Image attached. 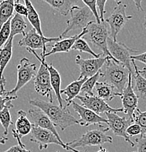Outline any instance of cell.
Listing matches in <instances>:
<instances>
[{"instance_id": "4", "label": "cell", "mask_w": 146, "mask_h": 152, "mask_svg": "<svg viewBox=\"0 0 146 152\" xmlns=\"http://www.w3.org/2000/svg\"><path fill=\"white\" fill-rule=\"evenodd\" d=\"M109 130L110 129L108 127L99 124L97 129L87 131L78 138L66 142V145L76 149V148L78 147L100 146L107 142L112 143V137L106 134Z\"/></svg>"}, {"instance_id": "42", "label": "cell", "mask_w": 146, "mask_h": 152, "mask_svg": "<svg viewBox=\"0 0 146 152\" xmlns=\"http://www.w3.org/2000/svg\"><path fill=\"white\" fill-rule=\"evenodd\" d=\"M134 3L135 4L138 10H142V11L143 10V9H142V5H141L142 1H140V0H139V1H136V0H134Z\"/></svg>"}, {"instance_id": "37", "label": "cell", "mask_w": 146, "mask_h": 152, "mask_svg": "<svg viewBox=\"0 0 146 152\" xmlns=\"http://www.w3.org/2000/svg\"><path fill=\"white\" fill-rule=\"evenodd\" d=\"M14 10L17 14L21 16H26L28 15V8L26 5L21 4L18 0L14 1Z\"/></svg>"}, {"instance_id": "49", "label": "cell", "mask_w": 146, "mask_h": 152, "mask_svg": "<svg viewBox=\"0 0 146 152\" xmlns=\"http://www.w3.org/2000/svg\"><path fill=\"white\" fill-rule=\"evenodd\" d=\"M133 152H135V151H133Z\"/></svg>"}, {"instance_id": "39", "label": "cell", "mask_w": 146, "mask_h": 152, "mask_svg": "<svg viewBox=\"0 0 146 152\" xmlns=\"http://www.w3.org/2000/svg\"><path fill=\"white\" fill-rule=\"evenodd\" d=\"M97 7L98 8L99 12H100V18L101 22H104V15L105 12H106V10H105V7H106V4L107 3V1L106 0H104V1H102V0H97Z\"/></svg>"}, {"instance_id": "45", "label": "cell", "mask_w": 146, "mask_h": 152, "mask_svg": "<svg viewBox=\"0 0 146 152\" xmlns=\"http://www.w3.org/2000/svg\"><path fill=\"white\" fill-rule=\"evenodd\" d=\"M97 152H108V151L107 149H106V148H103V147L100 146V149H99Z\"/></svg>"}, {"instance_id": "27", "label": "cell", "mask_w": 146, "mask_h": 152, "mask_svg": "<svg viewBox=\"0 0 146 152\" xmlns=\"http://www.w3.org/2000/svg\"><path fill=\"white\" fill-rule=\"evenodd\" d=\"M26 27H27V24L23 17L15 13L11 18L10 37L14 38L17 34H22L23 37L26 34L25 30Z\"/></svg>"}, {"instance_id": "31", "label": "cell", "mask_w": 146, "mask_h": 152, "mask_svg": "<svg viewBox=\"0 0 146 152\" xmlns=\"http://www.w3.org/2000/svg\"><path fill=\"white\" fill-rule=\"evenodd\" d=\"M12 107H13L7 106V107H4L0 112V124H1L3 129H4V133H3V134L4 136L7 135V134H8V129L10 125L13 124L10 112V109L12 108Z\"/></svg>"}, {"instance_id": "29", "label": "cell", "mask_w": 146, "mask_h": 152, "mask_svg": "<svg viewBox=\"0 0 146 152\" xmlns=\"http://www.w3.org/2000/svg\"><path fill=\"white\" fill-rule=\"evenodd\" d=\"M102 75H103V72L100 70L94 76L89 77V78H87V80L84 82V83L82 86V88H81V94H83V95L93 96V89L95 88L96 83L98 82L99 78L102 77Z\"/></svg>"}, {"instance_id": "5", "label": "cell", "mask_w": 146, "mask_h": 152, "mask_svg": "<svg viewBox=\"0 0 146 152\" xmlns=\"http://www.w3.org/2000/svg\"><path fill=\"white\" fill-rule=\"evenodd\" d=\"M27 50L30 53H32L40 61V66L37 71V75L34 78V89L37 94L42 95V96H45L48 99L49 102H53V89L52 88L51 80H50V72H49L47 63L45 60L42 59L39 57L35 50L28 49Z\"/></svg>"}, {"instance_id": "48", "label": "cell", "mask_w": 146, "mask_h": 152, "mask_svg": "<svg viewBox=\"0 0 146 152\" xmlns=\"http://www.w3.org/2000/svg\"><path fill=\"white\" fill-rule=\"evenodd\" d=\"M57 152H60V151H57Z\"/></svg>"}, {"instance_id": "13", "label": "cell", "mask_w": 146, "mask_h": 152, "mask_svg": "<svg viewBox=\"0 0 146 152\" xmlns=\"http://www.w3.org/2000/svg\"><path fill=\"white\" fill-rule=\"evenodd\" d=\"M108 57H100L96 58H88L84 59L79 55H77L75 58L76 64L80 68V75L78 79L89 78L97 74L101 68L104 66Z\"/></svg>"}, {"instance_id": "21", "label": "cell", "mask_w": 146, "mask_h": 152, "mask_svg": "<svg viewBox=\"0 0 146 152\" xmlns=\"http://www.w3.org/2000/svg\"><path fill=\"white\" fill-rule=\"evenodd\" d=\"M86 80H87V78L78 79V80L71 82L63 89H61V94H65L66 96V99H65L66 104L65 105V107H67L70 105L73 99L77 97L79 93H81L82 86Z\"/></svg>"}, {"instance_id": "24", "label": "cell", "mask_w": 146, "mask_h": 152, "mask_svg": "<svg viewBox=\"0 0 146 152\" xmlns=\"http://www.w3.org/2000/svg\"><path fill=\"white\" fill-rule=\"evenodd\" d=\"M55 11L58 12L61 15H65L70 13V10L78 3L77 0H44Z\"/></svg>"}, {"instance_id": "19", "label": "cell", "mask_w": 146, "mask_h": 152, "mask_svg": "<svg viewBox=\"0 0 146 152\" xmlns=\"http://www.w3.org/2000/svg\"><path fill=\"white\" fill-rule=\"evenodd\" d=\"M87 33V28H84L79 34H75L73 36H70L68 37L65 39H61L60 40L56 42L54 45H50L49 46L52 47V49L50 51L47 53L42 58V59L45 60V58L47 56H51L53 54H55V53H68L70 50H72V47L74 45L75 42L79 38L84 37L86 34Z\"/></svg>"}, {"instance_id": "44", "label": "cell", "mask_w": 146, "mask_h": 152, "mask_svg": "<svg viewBox=\"0 0 146 152\" xmlns=\"http://www.w3.org/2000/svg\"><path fill=\"white\" fill-rule=\"evenodd\" d=\"M7 140H8V138L7 137H0V144H5V142Z\"/></svg>"}, {"instance_id": "33", "label": "cell", "mask_w": 146, "mask_h": 152, "mask_svg": "<svg viewBox=\"0 0 146 152\" xmlns=\"http://www.w3.org/2000/svg\"><path fill=\"white\" fill-rule=\"evenodd\" d=\"M133 120L141 127L142 134L146 133V111H141L139 108H137L133 115Z\"/></svg>"}, {"instance_id": "3", "label": "cell", "mask_w": 146, "mask_h": 152, "mask_svg": "<svg viewBox=\"0 0 146 152\" xmlns=\"http://www.w3.org/2000/svg\"><path fill=\"white\" fill-rule=\"evenodd\" d=\"M86 28L87 33L83 38L85 40H88L94 47L101 50L105 56L119 62L113 58L108 48V39L111 34L108 23L106 21L97 23L94 20L89 23Z\"/></svg>"}, {"instance_id": "15", "label": "cell", "mask_w": 146, "mask_h": 152, "mask_svg": "<svg viewBox=\"0 0 146 152\" xmlns=\"http://www.w3.org/2000/svg\"><path fill=\"white\" fill-rule=\"evenodd\" d=\"M121 99H122V105H123L124 113L127 115L128 118H131L133 121V115L136 109L137 108L138 99L132 87V74L130 73L129 76L128 83L124 89L123 92L121 94Z\"/></svg>"}, {"instance_id": "26", "label": "cell", "mask_w": 146, "mask_h": 152, "mask_svg": "<svg viewBox=\"0 0 146 152\" xmlns=\"http://www.w3.org/2000/svg\"><path fill=\"white\" fill-rule=\"evenodd\" d=\"M24 3L25 5L28 8L27 18L31 26H33V28H34L37 31V33L40 34L41 36H45L43 34V31H42V26H41L40 18H39L37 11L34 8L32 2L29 1V0H24Z\"/></svg>"}, {"instance_id": "40", "label": "cell", "mask_w": 146, "mask_h": 152, "mask_svg": "<svg viewBox=\"0 0 146 152\" xmlns=\"http://www.w3.org/2000/svg\"><path fill=\"white\" fill-rule=\"evenodd\" d=\"M4 152H31L30 150L26 149L25 147L20 146L18 144L16 145H12L11 146L10 148L7 150V151H4Z\"/></svg>"}, {"instance_id": "32", "label": "cell", "mask_w": 146, "mask_h": 152, "mask_svg": "<svg viewBox=\"0 0 146 152\" xmlns=\"http://www.w3.org/2000/svg\"><path fill=\"white\" fill-rule=\"evenodd\" d=\"M4 87H5V83H3L0 86V112L7 106L14 107L12 101L18 98V96H9Z\"/></svg>"}, {"instance_id": "6", "label": "cell", "mask_w": 146, "mask_h": 152, "mask_svg": "<svg viewBox=\"0 0 146 152\" xmlns=\"http://www.w3.org/2000/svg\"><path fill=\"white\" fill-rule=\"evenodd\" d=\"M70 18L66 20V28L60 36L63 38L69 31L76 29H84L91 21H94L93 14L87 6H74L70 11Z\"/></svg>"}, {"instance_id": "38", "label": "cell", "mask_w": 146, "mask_h": 152, "mask_svg": "<svg viewBox=\"0 0 146 152\" xmlns=\"http://www.w3.org/2000/svg\"><path fill=\"white\" fill-rule=\"evenodd\" d=\"M127 135L129 136H136L142 134V129L140 126L137 124H132L127 129Z\"/></svg>"}, {"instance_id": "41", "label": "cell", "mask_w": 146, "mask_h": 152, "mask_svg": "<svg viewBox=\"0 0 146 152\" xmlns=\"http://www.w3.org/2000/svg\"><path fill=\"white\" fill-rule=\"evenodd\" d=\"M131 58L132 59L134 60V61H139L146 64V51L142 53H140V54L133 55V56H132Z\"/></svg>"}, {"instance_id": "34", "label": "cell", "mask_w": 146, "mask_h": 152, "mask_svg": "<svg viewBox=\"0 0 146 152\" xmlns=\"http://www.w3.org/2000/svg\"><path fill=\"white\" fill-rule=\"evenodd\" d=\"M10 21L11 19L4 23L0 28V50L5 45L10 37Z\"/></svg>"}, {"instance_id": "10", "label": "cell", "mask_w": 146, "mask_h": 152, "mask_svg": "<svg viewBox=\"0 0 146 152\" xmlns=\"http://www.w3.org/2000/svg\"><path fill=\"white\" fill-rule=\"evenodd\" d=\"M37 66L35 63H31L27 58H22L17 66L18 79L15 86L10 91H7L9 96H17V92L21 89L37 75Z\"/></svg>"}, {"instance_id": "30", "label": "cell", "mask_w": 146, "mask_h": 152, "mask_svg": "<svg viewBox=\"0 0 146 152\" xmlns=\"http://www.w3.org/2000/svg\"><path fill=\"white\" fill-rule=\"evenodd\" d=\"M72 50H78V51L79 52L89 53V54L92 55V56H94L96 58H100V56H101V53H96L90 47H89L87 41L85 40V39L83 38V37L78 39L75 42L74 45L72 47Z\"/></svg>"}, {"instance_id": "11", "label": "cell", "mask_w": 146, "mask_h": 152, "mask_svg": "<svg viewBox=\"0 0 146 152\" xmlns=\"http://www.w3.org/2000/svg\"><path fill=\"white\" fill-rule=\"evenodd\" d=\"M62 39L58 37H46L41 36L37 33L34 28L30 29L26 33L23 38L18 42V45L20 47H26L28 49L35 50L37 49H42L41 58H42L47 53V44L50 42H58Z\"/></svg>"}, {"instance_id": "36", "label": "cell", "mask_w": 146, "mask_h": 152, "mask_svg": "<svg viewBox=\"0 0 146 152\" xmlns=\"http://www.w3.org/2000/svg\"><path fill=\"white\" fill-rule=\"evenodd\" d=\"M135 143L137 148L136 152H146V133L141 134L138 138H136Z\"/></svg>"}, {"instance_id": "8", "label": "cell", "mask_w": 146, "mask_h": 152, "mask_svg": "<svg viewBox=\"0 0 146 152\" xmlns=\"http://www.w3.org/2000/svg\"><path fill=\"white\" fill-rule=\"evenodd\" d=\"M31 142L37 143L39 149L40 151L43 149H47L49 145L50 144H55V145H60L63 149L71 151L73 152H81L78 151L77 149L69 147L63 141L60 140L53 132L43 128L39 127L38 126L33 124H32V130H31Z\"/></svg>"}, {"instance_id": "23", "label": "cell", "mask_w": 146, "mask_h": 152, "mask_svg": "<svg viewBox=\"0 0 146 152\" xmlns=\"http://www.w3.org/2000/svg\"><path fill=\"white\" fill-rule=\"evenodd\" d=\"M47 67L50 72V80H51V85L52 88H53V91L55 94V96L57 98V100L58 102L59 106L60 107H65L63 105V99L61 96V77L60 75L59 72L57 70V69L54 67L52 64H47Z\"/></svg>"}, {"instance_id": "22", "label": "cell", "mask_w": 146, "mask_h": 152, "mask_svg": "<svg viewBox=\"0 0 146 152\" xmlns=\"http://www.w3.org/2000/svg\"><path fill=\"white\" fill-rule=\"evenodd\" d=\"M95 93L97 94V96L103 99L105 102L111 101L116 96H121V94L117 91L112 85L106 82H97L95 86Z\"/></svg>"}, {"instance_id": "2", "label": "cell", "mask_w": 146, "mask_h": 152, "mask_svg": "<svg viewBox=\"0 0 146 152\" xmlns=\"http://www.w3.org/2000/svg\"><path fill=\"white\" fill-rule=\"evenodd\" d=\"M102 77L106 83L112 85L119 94H122L128 83L130 72L120 62L108 58L103 66Z\"/></svg>"}, {"instance_id": "7", "label": "cell", "mask_w": 146, "mask_h": 152, "mask_svg": "<svg viewBox=\"0 0 146 152\" xmlns=\"http://www.w3.org/2000/svg\"><path fill=\"white\" fill-rule=\"evenodd\" d=\"M108 48L113 58L126 66L132 75L134 73V69L131 57L134 53H137L138 50L130 48L123 42L114 41L111 37L108 39Z\"/></svg>"}, {"instance_id": "35", "label": "cell", "mask_w": 146, "mask_h": 152, "mask_svg": "<svg viewBox=\"0 0 146 152\" xmlns=\"http://www.w3.org/2000/svg\"><path fill=\"white\" fill-rule=\"evenodd\" d=\"M83 3L84 4V5L87 6L89 7V9L92 11V14H93L94 17L95 18V21L97 23H101V20H100V15H98V12H97V2L96 1L93 0V1H87V0H83Z\"/></svg>"}, {"instance_id": "28", "label": "cell", "mask_w": 146, "mask_h": 152, "mask_svg": "<svg viewBox=\"0 0 146 152\" xmlns=\"http://www.w3.org/2000/svg\"><path fill=\"white\" fill-rule=\"evenodd\" d=\"M13 0H5L0 1V28L13 16Z\"/></svg>"}, {"instance_id": "47", "label": "cell", "mask_w": 146, "mask_h": 152, "mask_svg": "<svg viewBox=\"0 0 146 152\" xmlns=\"http://www.w3.org/2000/svg\"><path fill=\"white\" fill-rule=\"evenodd\" d=\"M144 27H145V30H146V13L145 15V21H144Z\"/></svg>"}, {"instance_id": "9", "label": "cell", "mask_w": 146, "mask_h": 152, "mask_svg": "<svg viewBox=\"0 0 146 152\" xmlns=\"http://www.w3.org/2000/svg\"><path fill=\"white\" fill-rule=\"evenodd\" d=\"M127 4L122 1H117V5L112 10L111 15L106 20L110 27V37L114 41H117L118 34L127 22L132 18V15H127Z\"/></svg>"}, {"instance_id": "20", "label": "cell", "mask_w": 146, "mask_h": 152, "mask_svg": "<svg viewBox=\"0 0 146 152\" xmlns=\"http://www.w3.org/2000/svg\"><path fill=\"white\" fill-rule=\"evenodd\" d=\"M132 64L134 69V73L132 75L133 90L138 98L146 101V78L140 75L135 61L133 59Z\"/></svg>"}, {"instance_id": "16", "label": "cell", "mask_w": 146, "mask_h": 152, "mask_svg": "<svg viewBox=\"0 0 146 152\" xmlns=\"http://www.w3.org/2000/svg\"><path fill=\"white\" fill-rule=\"evenodd\" d=\"M71 104L74 111L79 116L78 124L81 126H88L94 124H101L102 123H108L106 118L100 116V115L95 113L92 110L76 103L74 101L72 102Z\"/></svg>"}, {"instance_id": "17", "label": "cell", "mask_w": 146, "mask_h": 152, "mask_svg": "<svg viewBox=\"0 0 146 152\" xmlns=\"http://www.w3.org/2000/svg\"><path fill=\"white\" fill-rule=\"evenodd\" d=\"M27 113L29 114V120L33 124L38 126L39 127L43 128L47 130L53 132L60 140L63 141L62 139L60 137L58 132L56 129L55 126L54 124L52 122L51 120L49 118V117L46 115L41 109L37 107H31L29 109Z\"/></svg>"}, {"instance_id": "46", "label": "cell", "mask_w": 146, "mask_h": 152, "mask_svg": "<svg viewBox=\"0 0 146 152\" xmlns=\"http://www.w3.org/2000/svg\"><path fill=\"white\" fill-rule=\"evenodd\" d=\"M3 83H6V79L5 78H3L2 80H0V86H1Z\"/></svg>"}, {"instance_id": "25", "label": "cell", "mask_w": 146, "mask_h": 152, "mask_svg": "<svg viewBox=\"0 0 146 152\" xmlns=\"http://www.w3.org/2000/svg\"><path fill=\"white\" fill-rule=\"evenodd\" d=\"M12 42H13V38L10 37L5 45L0 50V80L4 78L3 76L4 70L12 58Z\"/></svg>"}, {"instance_id": "12", "label": "cell", "mask_w": 146, "mask_h": 152, "mask_svg": "<svg viewBox=\"0 0 146 152\" xmlns=\"http://www.w3.org/2000/svg\"><path fill=\"white\" fill-rule=\"evenodd\" d=\"M108 128L113 131L114 134L119 136L124 139L131 147H134L135 143L130 140L129 137L127 134V129L134 121L128 117H121L114 113H106Z\"/></svg>"}, {"instance_id": "18", "label": "cell", "mask_w": 146, "mask_h": 152, "mask_svg": "<svg viewBox=\"0 0 146 152\" xmlns=\"http://www.w3.org/2000/svg\"><path fill=\"white\" fill-rule=\"evenodd\" d=\"M32 130V123L27 117V113L23 110L18 111V118L15 121V129H12V135L18 141V145L25 147L21 141V138L28 135Z\"/></svg>"}, {"instance_id": "43", "label": "cell", "mask_w": 146, "mask_h": 152, "mask_svg": "<svg viewBox=\"0 0 146 152\" xmlns=\"http://www.w3.org/2000/svg\"><path fill=\"white\" fill-rule=\"evenodd\" d=\"M140 73V75L142 76V77H145L146 78V67H144L142 68L141 70H139Z\"/></svg>"}, {"instance_id": "14", "label": "cell", "mask_w": 146, "mask_h": 152, "mask_svg": "<svg viewBox=\"0 0 146 152\" xmlns=\"http://www.w3.org/2000/svg\"><path fill=\"white\" fill-rule=\"evenodd\" d=\"M76 99H79L81 102V105L87 107L89 110H92L95 113L100 114L106 113H117L119 112L124 113L123 108H113L111 106L105 102L103 99H100L98 96L93 95V96H89V95H78Z\"/></svg>"}, {"instance_id": "1", "label": "cell", "mask_w": 146, "mask_h": 152, "mask_svg": "<svg viewBox=\"0 0 146 152\" xmlns=\"http://www.w3.org/2000/svg\"><path fill=\"white\" fill-rule=\"evenodd\" d=\"M29 104L41 109L47 115L55 126H58L62 131L70 126L78 124V120L70 113V110L66 107L63 108L59 105H55L39 99H30Z\"/></svg>"}]
</instances>
